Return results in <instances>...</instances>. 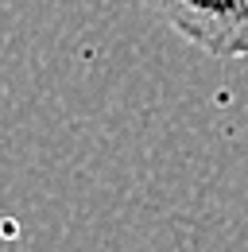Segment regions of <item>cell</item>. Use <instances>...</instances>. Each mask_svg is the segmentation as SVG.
Wrapping results in <instances>:
<instances>
[{"mask_svg": "<svg viewBox=\"0 0 248 252\" xmlns=\"http://www.w3.org/2000/svg\"><path fill=\"white\" fill-rule=\"evenodd\" d=\"M186 43L217 59H248V0H140Z\"/></svg>", "mask_w": 248, "mask_h": 252, "instance_id": "cell-1", "label": "cell"}]
</instances>
